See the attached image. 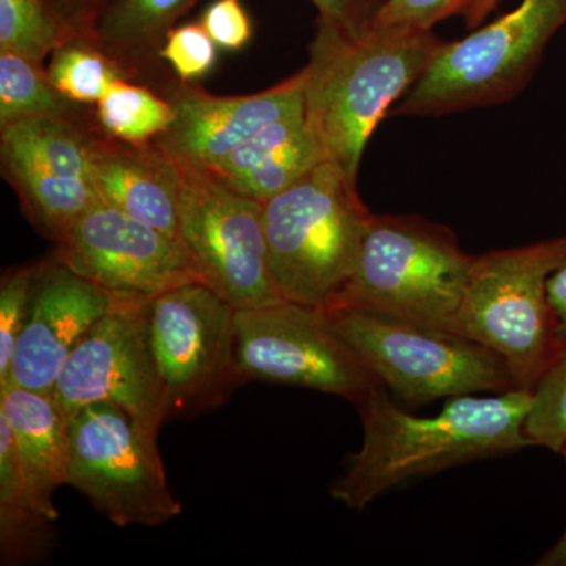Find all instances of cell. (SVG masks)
<instances>
[{
  "mask_svg": "<svg viewBox=\"0 0 566 566\" xmlns=\"http://www.w3.org/2000/svg\"><path fill=\"white\" fill-rule=\"evenodd\" d=\"M532 400L527 389L461 395L450 398L439 415L419 417L401 409L389 390L378 386L357 406L363 446L346 457L344 472L331 483V495L346 509L363 512L379 495L417 476L535 447L526 434Z\"/></svg>",
  "mask_w": 566,
  "mask_h": 566,
  "instance_id": "cell-1",
  "label": "cell"
},
{
  "mask_svg": "<svg viewBox=\"0 0 566 566\" xmlns=\"http://www.w3.org/2000/svg\"><path fill=\"white\" fill-rule=\"evenodd\" d=\"M446 41L433 31L374 24L348 35L316 21L305 71V118L324 161L357 180L371 134L420 80Z\"/></svg>",
  "mask_w": 566,
  "mask_h": 566,
  "instance_id": "cell-2",
  "label": "cell"
},
{
  "mask_svg": "<svg viewBox=\"0 0 566 566\" xmlns=\"http://www.w3.org/2000/svg\"><path fill=\"white\" fill-rule=\"evenodd\" d=\"M371 218L357 180L329 161L264 202L268 263L282 300L333 308L352 279Z\"/></svg>",
  "mask_w": 566,
  "mask_h": 566,
  "instance_id": "cell-3",
  "label": "cell"
},
{
  "mask_svg": "<svg viewBox=\"0 0 566 566\" xmlns=\"http://www.w3.org/2000/svg\"><path fill=\"white\" fill-rule=\"evenodd\" d=\"M474 259L449 227L419 216L374 214L333 308L453 331Z\"/></svg>",
  "mask_w": 566,
  "mask_h": 566,
  "instance_id": "cell-4",
  "label": "cell"
},
{
  "mask_svg": "<svg viewBox=\"0 0 566 566\" xmlns=\"http://www.w3.org/2000/svg\"><path fill=\"white\" fill-rule=\"evenodd\" d=\"M566 237L476 255L453 331L504 359L517 389H534L562 344L547 294Z\"/></svg>",
  "mask_w": 566,
  "mask_h": 566,
  "instance_id": "cell-5",
  "label": "cell"
},
{
  "mask_svg": "<svg viewBox=\"0 0 566 566\" xmlns=\"http://www.w3.org/2000/svg\"><path fill=\"white\" fill-rule=\"evenodd\" d=\"M566 25V0H521L468 36L446 41L389 115L441 117L509 102L526 87L547 43Z\"/></svg>",
  "mask_w": 566,
  "mask_h": 566,
  "instance_id": "cell-6",
  "label": "cell"
},
{
  "mask_svg": "<svg viewBox=\"0 0 566 566\" xmlns=\"http://www.w3.org/2000/svg\"><path fill=\"white\" fill-rule=\"evenodd\" d=\"M326 312L365 367L406 403L517 389L499 354L455 331L352 308Z\"/></svg>",
  "mask_w": 566,
  "mask_h": 566,
  "instance_id": "cell-7",
  "label": "cell"
},
{
  "mask_svg": "<svg viewBox=\"0 0 566 566\" xmlns=\"http://www.w3.org/2000/svg\"><path fill=\"white\" fill-rule=\"evenodd\" d=\"M66 485L76 488L117 527H158L181 515L167 482L158 438L125 409L93 403L70 416Z\"/></svg>",
  "mask_w": 566,
  "mask_h": 566,
  "instance_id": "cell-8",
  "label": "cell"
},
{
  "mask_svg": "<svg viewBox=\"0 0 566 566\" xmlns=\"http://www.w3.org/2000/svg\"><path fill=\"white\" fill-rule=\"evenodd\" d=\"M237 364L245 381L304 387L363 405L382 386L323 308L279 301L234 316Z\"/></svg>",
  "mask_w": 566,
  "mask_h": 566,
  "instance_id": "cell-9",
  "label": "cell"
},
{
  "mask_svg": "<svg viewBox=\"0 0 566 566\" xmlns=\"http://www.w3.org/2000/svg\"><path fill=\"white\" fill-rule=\"evenodd\" d=\"M234 316L237 308L202 282L182 283L148 300V335L167 419L219 405L244 382Z\"/></svg>",
  "mask_w": 566,
  "mask_h": 566,
  "instance_id": "cell-10",
  "label": "cell"
},
{
  "mask_svg": "<svg viewBox=\"0 0 566 566\" xmlns=\"http://www.w3.org/2000/svg\"><path fill=\"white\" fill-rule=\"evenodd\" d=\"M178 170V234L200 281L237 311L283 301L268 263L263 203L200 167Z\"/></svg>",
  "mask_w": 566,
  "mask_h": 566,
  "instance_id": "cell-11",
  "label": "cell"
},
{
  "mask_svg": "<svg viewBox=\"0 0 566 566\" xmlns=\"http://www.w3.org/2000/svg\"><path fill=\"white\" fill-rule=\"evenodd\" d=\"M148 300L117 294L111 311L71 353L52 390L69 416L87 405L111 403L158 438L167 405L153 360Z\"/></svg>",
  "mask_w": 566,
  "mask_h": 566,
  "instance_id": "cell-12",
  "label": "cell"
},
{
  "mask_svg": "<svg viewBox=\"0 0 566 566\" xmlns=\"http://www.w3.org/2000/svg\"><path fill=\"white\" fill-rule=\"evenodd\" d=\"M92 122L24 118L0 126V164L36 232L57 243L98 203L93 181Z\"/></svg>",
  "mask_w": 566,
  "mask_h": 566,
  "instance_id": "cell-13",
  "label": "cell"
},
{
  "mask_svg": "<svg viewBox=\"0 0 566 566\" xmlns=\"http://www.w3.org/2000/svg\"><path fill=\"white\" fill-rule=\"evenodd\" d=\"M52 256L115 294L153 297L182 283L202 282L178 238L103 200L66 230Z\"/></svg>",
  "mask_w": 566,
  "mask_h": 566,
  "instance_id": "cell-14",
  "label": "cell"
},
{
  "mask_svg": "<svg viewBox=\"0 0 566 566\" xmlns=\"http://www.w3.org/2000/svg\"><path fill=\"white\" fill-rule=\"evenodd\" d=\"M167 98L174 120L153 145L175 163L211 169L264 126L305 111V71L253 95L216 96L180 84Z\"/></svg>",
  "mask_w": 566,
  "mask_h": 566,
  "instance_id": "cell-15",
  "label": "cell"
},
{
  "mask_svg": "<svg viewBox=\"0 0 566 566\" xmlns=\"http://www.w3.org/2000/svg\"><path fill=\"white\" fill-rule=\"evenodd\" d=\"M115 297L54 256L39 262L31 312L7 385L52 394L71 353L111 311Z\"/></svg>",
  "mask_w": 566,
  "mask_h": 566,
  "instance_id": "cell-16",
  "label": "cell"
},
{
  "mask_svg": "<svg viewBox=\"0 0 566 566\" xmlns=\"http://www.w3.org/2000/svg\"><path fill=\"white\" fill-rule=\"evenodd\" d=\"M92 167L103 202L180 240V170L174 159L153 144L137 147L96 132Z\"/></svg>",
  "mask_w": 566,
  "mask_h": 566,
  "instance_id": "cell-17",
  "label": "cell"
},
{
  "mask_svg": "<svg viewBox=\"0 0 566 566\" xmlns=\"http://www.w3.org/2000/svg\"><path fill=\"white\" fill-rule=\"evenodd\" d=\"M203 0H112L84 33L129 81L169 96L181 84L161 61L167 32Z\"/></svg>",
  "mask_w": 566,
  "mask_h": 566,
  "instance_id": "cell-18",
  "label": "cell"
},
{
  "mask_svg": "<svg viewBox=\"0 0 566 566\" xmlns=\"http://www.w3.org/2000/svg\"><path fill=\"white\" fill-rule=\"evenodd\" d=\"M0 417L9 423L33 499L57 523L54 494L69 480V412L52 394L6 385L0 387Z\"/></svg>",
  "mask_w": 566,
  "mask_h": 566,
  "instance_id": "cell-19",
  "label": "cell"
},
{
  "mask_svg": "<svg viewBox=\"0 0 566 566\" xmlns=\"http://www.w3.org/2000/svg\"><path fill=\"white\" fill-rule=\"evenodd\" d=\"M324 161L305 111L270 123L208 172L264 203Z\"/></svg>",
  "mask_w": 566,
  "mask_h": 566,
  "instance_id": "cell-20",
  "label": "cell"
},
{
  "mask_svg": "<svg viewBox=\"0 0 566 566\" xmlns=\"http://www.w3.org/2000/svg\"><path fill=\"white\" fill-rule=\"evenodd\" d=\"M51 520L29 490L13 434L0 417V558L2 565L40 560L51 549Z\"/></svg>",
  "mask_w": 566,
  "mask_h": 566,
  "instance_id": "cell-21",
  "label": "cell"
},
{
  "mask_svg": "<svg viewBox=\"0 0 566 566\" xmlns=\"http://www.w3.org/2000/svg\"><path fill=\"white\" fill-rule=\"evenodd\" d=\"M174 104L148 85L115 81L93 106V126L109 139L145 147L163 136L174 120Z\"/></svg>",
  "mask_w": 566,
  "mask_h": 566,
  "instance_id": "cell-22",
  "label": "cell"
},
{
  "mask_svg": "<svg viewBox=\"0 0 566 566\" xmlns=\"http://www.w3.org/2000/svg\"><path fill=\"white\" fill-rule=\"evenodd\" d=\"M33 117L92 122L93 107L65 98L52 85L44 63L0 51V126Z\"/></svg>",
  "mask_w": 566,
  "mask_h": 566,
  "instance_id": "cell-23",
  "label": "cell"
},
{
  "mask_svg": "<svg viewBox=\"0 0 566 566\" xmlns=\"http://www.w3.org/2000/svg\"><path fill=\"white\" fill-rule=\"evenodd\" d=\"M44 66L52 85L81 106H95L111 84L128 80L106 52L82 35L63 41Z\"/></svg>",
  "mask_w": 566,
  "mask_h": 566,
  "instance_id": "cell-24",
  "label": "cell"
},
{
  "mask_svg": "<svg viewBox=\"0 0 566 566\" xmlns=\"http://www.w3.org/2000/svg\"><path fill=\"white\" fill-rule=\"evenodd\" d=\"M71 36L46 0H0V51L44 63Z\"/></svg>",
  "mask_w": 566,
  "mask_h": 566,
  "instance_id": "cell-25",
  "label": "cell"
},
{
  "mask_svg": "<svg viewBox=\"0 0 566 566\" xmlns=\"http://www.w3.org/2000/svg\"><path fill=\"white\" fill-rule=\"evenodd\" d=\"M532 395L527 438L535 447L562 453L566 447V344L538 379Z\"/></svg>",
  "mask_w": 566,
  "mask_h": 566,
  "instance_id": "cell-26",
  "label": "cell"
},
{
  "mask_svg": "<svg viewBox=\"0 0 566 566\" xmlns=\"http://www.w3.org/2000/svg\"><path fill=\"white\" fill-rule=\"evenodd\" d=\"M499 0H386L374 24L433 31L438 22L463 17L469 29H476Z\"/></svg>",
  "mask_w": 566,
  "mask_h": 566,
  "instance_id": "cell-27",
  "label": "cell"
},
{
  "mask_svg": "<svg viewBox=\"0 0 566 566\" xmlns=\"http://www.w3.org/2000/svg\"><path fill=\"white\" fill-rule=\"evenodd\" d=\"M36 266L39 263L6 271L0 281V387L9 382L18 338L31 312Z\"/></svg>",
  "mask_w": 566,
  "mask_h": 566,
  "instance_id": "cell-28",
  "label": "cell"
},
{
  "mask_svg": "<svg viewBox=\"0 0 566 566\" xmlns=\"http://www.w3.org/2000/svg\"><path fill=\"white\" fill-rule=\"evenodd\" d=\"M159 55L181 84H197L214 69L218 44L199 21L180 22L167 32Z\"/></svg>",
  "mask_w": 566,
  "mask_h": 566,
  "instance_id": "cell-29",
  "label": "cell"
},
{
  "mask_svg": "<svg viewBox=\"0 0 566 566\" xmlns=\"http://www.w3.org/2000/svg\"><path fill=\"white\" fill-rule=\"evenodd\" d=\"M199 22L223 51H241L252 39V21L243 0H211Z\"/></svg>",
  "mask_w": 566,
  "mask_h": 566,
  "instance_id": "cell-30",
  "label": "cell"
},
{
  "mask_svg": "<svg viewBox=\"0 0 566 566\" xmlns=\"http://www.w3.org/2000/svg\"><path fill=\"white\" fill-rule=\"evenodd\" d=\"M319 20L331 22L348 35H360L374 25L386 0H311Z\"/></svg>",
  "mask_w": 566,
  "mask_h": 566,
  "instance_id": "cell-31",
  "label": "cell"
},
{
  "mask_svg": "<svg viewBox=\"0 0 566 566\" xmlns=\"http://www.w3.org/2000/svg\"><path fill=\"white\" fill-rule=\"evenodd\" d=\"M46 2L74 35H84L96 14L112 0H46Z\"/></svg>",
  "mask_w": 566,
  "mask_h": 566,
  "instance_id": "cell-32",
  "label": "cell"
},
{
  "mask_svg": "<svg viewBox=\"0 0 566 566\" xmlns=\"http://www.w3.org/2000/svg\"><path fill=\"white\" fill-rule=\"evenodd\" d=\"M547 294L556 316L558 338L566 344V260L551 274Z\"/></svg>",
  "mask_w": 566,
  "mask_h": 566,
  "instance_id": "cell-33",
  "label": "cell"
},
{
  "mask_svg": "<svg viewBox=\"0 0 566 566\" xmlns=\"http://www.w3.org/2000/svg\"><path fill=\"white\" fill-rule=\"evenodd\" d=\"M560 455L565 458L566 463V447L564 450H562ZM536 565L566 566V528L564 534L560 535V538H558L557 542L554 543V545L551 546L545 554H543L542 558L536 562Z\"/></svg>",
  "mask_w": 566,
  "mask_h": 566,
  "instance_id": "cell-34",
  "label": "cell"
}]
</instances>
